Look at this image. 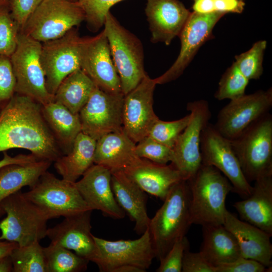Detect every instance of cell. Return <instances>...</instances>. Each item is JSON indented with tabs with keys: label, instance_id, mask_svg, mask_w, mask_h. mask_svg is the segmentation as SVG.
I'll return each mask as SVG.
<instances>
[{
	"label": "cell",
	"instance_id": "obj_1",
	"mask_svg": "<svg viewBox=\"0 0 272 272\" xmlns=\"http://www.w3.org/2000/svg\"><path fill=\"white\" fill-rule=\"evenodd\" d=\"M27 150L38 160L55 162L62 152L44 118L42 105L15 93L0 111V152Z\"/></svg>",
	"mask_w": 272,
	"mask_h": 272
},
{
	"label": "cell",
	"instance_id": "obj_2",
	"mask_svg": "<svg viewBox=\"0 0 272 272\" xmlns=\"http://www.w3.org/2000/svg\"><path fill=\"white\" fill-rule=\"evenodd\" d=\"M186 181L190 194L191 225H223L227 210L226 197L233 191L229 180L214 166L201 164Z\"/></svg>",
	"mask_w": 272,
	"mask_h": 272
},
{
	"label": "cell",
	"instance_id": "obj_3",
	"mask_svg": "<svg viewBox=\"0 0 272 272\" xmlns=\"http://www.w3.org/2000/svg\"><path fill=\"white\" fill-rule=\"evenodd\" d=\"M190 194L186 180H181L170 189L163 203L150 219L148 230L155 258L162 259L174 244L185 236L191 225Z\"/></svg>",
	"mask_w": 272,
	"mask_h": 272
},
{
	"label": "cell",
	"instance_id": "obj_4",
	"mask_svg": "<svg viewBox=\"0 0 272 272\" xmlns=\"http://www.w3.org/2000/svg\"><path fill=\"white\" fill-rule=\"evenodd\" d=\"M104 28L112 58L120 78L122 92L126 95L147 75L141 41L124 27L109 11Z\"/></svg>",
	"mask_w": 272,
	"mask_h": 272
},
{
	"label": "cell",
	"instance_id": "obj_5",
	"mask_svg": "<svg viewBox=\"0 0 272 272\" xmlns=\"http://www.w3.org/2000/svg\"><path fill=\"white\" fill-rule=\"evenodd\" d=\"M230 142L249 182L272 175V116L269 112Z\"/></svg>",
	"mask_w": 272,
	"mask_h": 272
},
{
	"label": "cell",
	"instance_id": "obj_6",
	"mask_svg": "<svg viewBox=\"0 0 272 272\" xmlns=\"http://www.w3.org/2000/svg\"><path fill=\"white\" fill-rule=\"evenodd\" d=\"M0 207L7 214L0 222V240L14 242L22 246L40 242L46 237L48 218L21 190L4 199Z\"/></svg>",
	"mask_w": 272,
	"mask_h": 272
},
{
	"label": "cell",
	"instance_id": "obj_7",
	"mask_svg": "<svg viewBox=\"0 0 272 272\" xmlns=\"http://www.w3.org/2000/svg\"><path fill=\"white\" fill-rule=\"evenodd\" d=\"M93 238L97 250L92 262L101 272H145L155 258L148 229L134 240Z\"/></svg>",
	"mask_w": 272,
	"mask_h": 272
},
{
	"label": "cell",
	"instance_id": "obj_8",
	"mask_svg": "<svg viewBox=\"0 0 272 272\" xmlns=\"http://www.w3.org/2000/svg\"><path fill=\"white\" fill-rule=\"evenodd\" d=\"M79 1L42 0L21 31L41 43L58 38L85 21Z\"/></svg>",
	"mask_w": 272,
	"mask_h": 272
},
{
	"label": "cell",
	"instance_id": "obj_9",
	"mask_svg": "<svg viewBox=\"0 0 272 272\" xmlns=\"http://www.w3.org/2000/svg\"><path fill=\"white\" fill-rule=\"evenodd\" d=\"M48 219L64 218L92 210L84 200L75 183L57 178L46 171L23 193Z\"/></svg>",
	"mask_w": 272,
	"mask_h": 272
},
{
	"label": "cell",
	"instance_id": "obj_10",
	"mask_svg": "<svg viewBox=\"0 0 272 272\" xmlns=\"http://www.w3.org/2000/svg\"><path fill=\"white\" fill-rule=\"evenodd\" d=\"M42 43L21 31L17 47L10 56L16 79L15 93L29 97L42 105L53 101L47 91L40 61Z\"/></svg>",
	"mask_w": 272,
	"mask_h": 272
},
{
	"label": "cell",
	"instance_id": "obj_11",
	"mask_svg": "<svg viewBox=\"0 0 272 272\" xmlns=\"http://www.w3.org/2000/svg\"><path fill=\"white\" fill-rule=\"evenodd\" d=\"M83 41L73 28L58 38L42 43L40 61L46 89L51 95L65 78L81 69Z\"/></svg>",
	"mask_w": 272,
	"mask_h": 272
},
{
	"label": "cell",
	"instance_id": "obj_12",
	"mask_svg": "<svg viewBox=\"0 0 272 272\" xmlns=\"http://www.w3.org/2000/svg\"><path fill=\"white\" fill-rule=\"evenodd\" d=\"M189 121L178 138L174 147L171 163L187 180L201 166L200 140L203 129L209 123L211 112L207 101L203 99L189 102Z\"/></svg>",
	"mask_w": 272,
	"mask_h": 272
},
{
	"label": "cell",
	"instance_id": "obj_13",
	"mask_svg": "<svg viewBox=\"0 0 272 272\" xmlns=\"http://www.w3.org/2000/svg\"><path fill=\"white\" fill-rule=\"evenodd\" d=\"M200 150L202 164L214 166L230 182L233 191L247 197L253 189L245 178L230 140L209 123L201 136Z\"/></svg>",
	"mask_w": 272,
	"mask_h": 272
},
{
	"label": "cell",
	"instance_id": "obj_14",
	"mask_svg": "<svg viewBox=\"0 0 272 272\" xmlns=\"http://www.w3.org/2000/svg\"><path fill=\"white\" fill-rule=\"evenodd\" d=\"M123 93H111L96 86L79 112L82 132L95 141L123 130Z\"/></svg>",
	"mask_w": 272,
	"mask_h": 272
},
{
	"label": "cell",
	"instance_id": "obj_15",
	"mask_svg": "<svg viewBox=\"0 0 272 272\" xmlns=\"http://www.w3.org/2000/svg\"><path fill=\"white\" fill-rule=\"evenodd\" d=\"M225 15L221 12L209 14L191 12L178 36L181 43L179 54L167 71L154 79L157 85L171 82L182 75L201 46L214 38L213 29Z\"/></svg>",
	"mask_w": 272,
	"mask_h": 272
},
{
	"label": "cell",
	"instance_id": "obj_16",
	"mask_svg": "<svg viewBox=\"0 0 272 272\" xmlns=\"http://www.w3.org/2000/svg\"><path fill=\"white\" fill-rule=\"evenodd\" d=\"M271 107V88L245 94L231 100L223 107L220 110L214 125L223 136L230 140H233L269 113Z\"/></svg>",
	"mask_w": 272,
	"mask_h": 272
},
{
	"label": "cell",
	"instance_id": "obj_17",
	"mask_svg": "<svg viewBox=\"0 0 272 272\" xmlns=\"http://www.w3.org/2000/svg\"><path fill=\"white\" fill-rule=\"evenodd\" d=\"M155 79L147 74L139 85L124 95L123 129L135 143L146 137L159 119L153 109Z\"/></svg>",
	"mask_w": 272,
	"mask_h": 272
},
{
	"label": "cell",
	"instance_id": "obj_18",
	"mask_svg": "<svg viewBox=\"0 0 272 272\" xmlns=\"http://www.w3.org/2000/svg\"><path fill=\"white\" fill-rule=\"evenodd\" d=\"M81 69L100 89L111 93L122 92L104 29L95 36L83 37Z\"/></svg>",
	"mask_w": 272,
	"mask_h": 272
},
{
	"label": "cell",
	"instance_id": "obj_19",
	"mask_svg": "<svg viewBox=\"0 0 272 272\" xmlns=\"http://www.w3.org/2000/svg\"><path fill=\"white\" fill-rule=\"evenodd\" d=\"M111 176L110 170L94 164L75 184L92 211L99 210L104 216L121 219L124 218L125 213L115 198L111 185Z\"/></svg>",
	"mask_w": 272,
	"mask_h": 272
},
{
	"label": "cell",
	"instance_id": "obj_20",
	"mask_svg": "<svg viewBox=\"0 0 272 272\" xmlns=\"http://www.w3.org/2000/svg\"><path fill=\"white\" fill-rule=\"evenodd\" d=\"M145 11L151 41L166 45L179 36L191 13L179 0H147Z\"/></svg>",
	"mask_w": 272,
	"mask_h": 272
},
{
	"label": "cell",
	"instance_id": "obj_21",
	"mask_svg": "<svg viewBox=\"0 0 272 272\" xmlns=\"http://www.w3.org/2000/svg\"><path fill=\"white\" fill-rule=\"evenodd\" d=\"M92 210L65 217L60 223L48 228L46 236L52 243L73 250L81 257L92 261L97 247L91 233Z\"/></svg>",
	"mask_w": 272,
	"mask_h": 272
},
{
	"label": "cell",
	"instance_id": "obj_22",
	"mask_svg": "<svg viewBox=\"0 0 272 272\" xmlns=\"http://www.w3.org/2000/svg\"><path fill=\"white\" fill-rule=\"evenodd\" d=\"M122 171L146 193L163 201L171 188L183 180L171 163L161 164L139 157Z\"/></svg>",
	"mask_w": 272,
	"mask_h": 272
},
{
	"label": "cell",
	"instance_id": "obj_23",
	"mask_svg": "<svg viewBox=\"0 0 272 272\" xmlns=\"http://www.w3.org/2000/svg\"><path fill=\"white\" fill-rule=\"evenodd\" d=\"M224 226L236 239L242 256L255 260L266 267L272 263V245L270 234L258 227L239 219L226 211Z\"/></svg>",
	"mask_w": 272,
	"mask_h": 272
},
{
	"label": "cell",
	"instance_id": "obj_24",
	"mask_svg": "<svg viewBox=\"0 0 272 272\" xmlns=\"http://www.w3.org/2000/svg\"><path fill=\"white\" fill-rule=\"evenodd\" d=\"M111 185L117 203L134 223V230L141 235L148 229L150 221L146 192L122 170L111 172Z\"/></svg>",
	"mask_w": 272,
	"mask_h": 272
},
{
	"label": "cell",
	"instance_id": "obj_25",
	"mask_svg": "<svg viewBox=\"0 0 272 272\" xmlns=\"http://www.w3.org/2000/svg\"><path fill=\"white\" fill-rule=\"evenodd\" d=\"M233 207L242 220L272 235V175L256 180L251 193Z\"/></svg>",
	"mask_w": 272,
	"mask_h": 272
},
{
	"label": "cell",
	"instance_id": "obj_26",
	"mask_svg": "<svg viewBox=\"0 0 272 272\" xmlns=\"http://www.w3.org/2000/svg\"><path fill=\"white\" fill-rule=\"evenodd\" d=\"M135 145L123 129L105 134L96 141L94 163L111 172L122 170L139 158Z\"/></svg>",
	"mask_w": 272,
	"mask_h": 272
},
{
	"label": "cell",
	"instance_id": "obj_27",
	"mask_svg": "<svg viewBox=\"0 0 272 272\" xmlns=\"http://www.w3.org/2000/svg\"><path fill=\"white\" fill-rule=\"evenodd\" d=\"M202 227L203 241L199 252L213 266L229 263L242 256L236 239L223 225Z\"/></svg>",
	"mask_w": 272,
	"mask_h": 272
},
{
	"label": "cell",
	"instance_id": "obj_28",
	"mask_svg": "<svg viewBox=\"0 0 272 272\" xmlns=\"http://www.w3.org/2000/svg\"><path fill=\"white\" fill-rule=\"evenodd\" d=\"M96 141L81 132L71 150L54 162V167L62 179L75 183L94 164Z\"/></svg>",
	"mask_w": 272,
	"mask_h": 272
},
{
	"label": "cell",
	"instance_id": "obj_29",
	"mask_svg": "<svg viewBox=\"0 0 272 272\" xmlns=\"http://www.w3.org/2000/svg\"><path fill=\"white\" fill-rule=\"evenodd\" d=\"M45 120L63 155L72 149L77 135L82 132L78 114H74L64 106L54 102L42 105Z\"/></svg>",
	"mask_w": 272,
	"mask_h": 272
},
{
	"label": "cell",
	"instance_id": "obj_30",
	"mask_svg": "<svg viewBox=\"0 0 272 272\" xmlns=\"http://www.w3.org/2000/svg\"><path fill=\"white\" fill-rule=\"evenodd\" d=\"M51 162H34L5 166L0 169V205L2 201L26 186H32L49 168ZM5 213L0 207V216Z\"/></svg>",
	"mask_w": 272,
	"mask_h": 272
},
{
	"label": "cell",
	"instance_id": "obj_31",
	"mask_svg": "<svg viewBox=\"0 0 272 272\" xmlns=\"http://www.w3.org/2000/svg\"><path fill=\"white\" fill-rule=\"evenodd\" d=\"M95 87L89 77L81 69H78L61 82L53 96V101L78 114Z\"/></svg>",
	"mask_w": 272,
	"mask_h": 272
},
{
	"label": "cell",
	"instance_id": "obj_32",
	"mask_svg": "<svg viewBox=\"0 0 272 272\" xmlns=\"http://www.w3.org/2000/svg\"><path fill=\"white\" fill-rule=\"evenodd\" d=\"M43 249L47 272H81L87 269L89 261L70 249L52 243Z\"/></svg>",
	"mask_w": 272,
	"mask_h": 272
},
{
	"label": "cell",
	"instance_id": "obj_33",
	"mask_svg": "<svg viewBox=\"0 0 272 272\" xmlns=\"http://www.w3.org/2000/svg\"><path fill=\"white\" fill-rule=\"evenodd\" d=\"M10 256L14 272H47L44 249L38 241L18 246Z\"/></svg>",
	"mask_w": 272,
	"mask_h": 272
},
{
	"label": "cell",
	"instance_id": "obj_34",
	"mask_svg": "<svg viewBox=\"0 0 272 272\" xmlns=\"http://www.w3.org/2000/svg\"><path fill=\"white\" fill-rule=\"evenodd\" d=\"M249 81L234 62L222 76L214 97L219 101L240 98L245 94Z\"/></svg>",
	"mask_w": 272,
	"mask_h": 272
},
{
	"label": "cell",
	"instance_id": "obj_35",
	"mask_svg": "<svg viewBox=\"0 0 272 272\" xmlns=\"http://www.w3.org/2000/svg\"><path fill=\"white\" fill-rule=\"evenodd\" d=\"M266 46V41L259 40L247 51L235 56L234 63L249 80L259 79L262 76L263 56Z\"/></svg>",
	"mask_w": 272,
	"mask_h": 272
},
{
	"label": "cell",
	"instance_id": "obj_36",
	"mask_svg": "<svg viewBox=\"0 0 272 272\" xmlns=\"http://www.w3.org/2000/svg\"><path fill=\"white\" fill-rule=\"evenodd\" d=\"M190 119L188 114L174 121L157 120L147 136L171 148L174 147L179 135L186 127Z\"/></svg>",
	"mask_w": 272,
	"mask_h": 272
},
{
	"label": "cell",
	"instance_id": "obj_37",
	"mask_svg": "<svg viewBox=\"0 0 272 272\" xmlns=\"http://www.w3.org/2000/svg\"><path fill=\"white\" fill-rule=\"evenodd\" d=\"M123 0H78L85 13V21L89 31H98L104 25L110 9Z\"/></svg>",
	"mask_w": 272,
	"mask_h": 272
},
{
	"label": "cell",
	"instance_id": "obj_38",
	"mask_svg": "<svg viewBox=\"0 0 272 272\" xmlns=\"http://www.w3.org/2000/svg\"><path fill=\"white\" fill-rule=\"evenodd\" d=\"M20 31L10 10H0V55L10 57L17 47Z\"/></svg>",
	"mask_w": 272,
	"mask_h": 272
},
{
	"label": "cell",
	"instance_id": "obj_39",
	"mask_svg": "<svg viewBox=\"0 0 272 272\" xmlns=\"http://www.w3.org/2000/svg\"><path fill=\"white\" fill-rule=\"evenodd\" d=\"M135 154L139 158H144L161 164L171 162L173 157V149L168 147L149 136L137 143Z\"/></svg>",
	"mask_w": 272,
	"mask_h": 272
},
{
	"label": "cell",
	"instance_id": "obj_40",
	"mask_svg": "<svg viewBox=\"0 0 272 272\" xmlns=\"http://www.w3.org/2000/svg\"><path fill=\"white\" fill-rule=\"evenodd\" d=\"M16 79L9 57L0 55V111L15 94Z\"/></svg>",
	"mask_w": 272,
	"mask_h": 272
},
{
	"label": "cell",
	"instance_id": "obj_41",
	"mask_svg": "<svg viewBox=\"0 0 272 272\" xmlns=\"http://www.w3.org/2000/svg\"><path fill=\"white\" fill-rule=\"evenodd\" d=\"M189 247L186 236L176 241L166 255L160 261L157 272H181L185 250Z\"/></svg>",
	"mask_w": 272,
	"mask_h": 272
},
{
	"label": "cell",
	"instance_id": "obj_42",
	"mask_svg": "<svg viewBox=\"0 0 272 272\" xmlns=\"http://www.w3.org/2000/svg\"><path fill=\"white\" fill-rule=\"evenodd\" d=\"M216 272H264L267 267L260 262L243 256L215 267Z\"/></svg>",
	"mask_w": 272,
	"mask_h": 272
},
{
	"label": "cell",
	"instance_id": "obj_43",
	"mask_svg": "<svg viewBox=\"0 0 272 272\" xmlns=\"http://www.w3.org/2000/svg\"><path fill=\"white\" fill-rule=\"evenodd\" d=\"M181 271L216 272V269L200 252H190L188 247L184 253Z\"/></svg>",
	"mask_w": 272,
	"mask_h": 272
},
{
	"label": "cell",
	"instance_id": "obj_44",
	"mask_svg": "<svg viewBox=\"0 0 272 272\" xmlns=\"http://www.w3.org/2000/svg\"><path fill=\"white\" fill-rule=\"evenodd\" d=\"M42 0H12L10 12L22 31L28 18Z\"/></svg>",
	"mask_w": 272,
	"mask_h": 272
},
{
	"label": "cell",
	"instance_id": "obj_45",
	"mask_svg": "<svg viewBox=\"0 0 272 272\" xmlns=\"http://www.w3.org/2000/svg\"><path fill=\"white\" fill-rule=\"evenodd\" d=\"M245 3L244 0H215L217 12L241 14L243 12Z\"/></svg>",
	"mask_w": 272,
	"mask_h": 272
},
{
	"label": "cell",
	"instance_id": "obj_46",
	"mask_svg": "<svg viewBox=\"0 0 272 272\" xmlns=\"http://www.w3.org/2000/svg\"><path fill=\"white\" fill-rule=\"evenodd\" d=\"M38 160L33 154H19L12 157L6 151L3 152V158L0 160V169L11 164L28 163Z\"/></svg>",
	"mask_w": 272,
	"mask_h": 272
},
{
	"label": "cell",
	"instance_id": "obj_47",
	"mask_svg": "<svg viewBox=\"0 0 272 272\" xmlns=\"http://www.w3.org/2000/svg\"><path fill=\"white\" fill-rule=\"evenodd\" d=\"M193 12L199 14H209L216 12L215 0H192Z\"/></svg>",
	"mask_w": 272,
	"mask_h": 272
},
{
	"label": "cell",
	"instance_id": "obj_48",
	"mask_svg": "<svg viewBox=\"0 0 272 272\" xmlns=\"http://www.w3.org/2000/svg\"><path fill=\"white\" fill-rule=\"evenodd\" d=\"M18 246V244L14 242L0 240V258L10 255L12 251Z\"/></svg>",
	"mask_w": 272,
	"mask_h": 272
},
{
	"label": "cell",
	"instance_id": "obj_49",
	"mask_svg": "<svg viewBox=\"0 0 272 272\" xmlns=\"http://www.w3.org/2000/svg\"><path fill=\"white\" fill-rule=\"evenodd\" d=\"M13 271V265L10 255L0 258V272Z\"/></svg>",
	"mask_w": 272,
	"mask_h": 272
},
{
	"label": "cell",
	"instance_id": "obj_50",
	"mask_svg": "<svg viewBox=\"0 0 272 272\" xmlns=\"http://www.w3.org/2000/svg\"><path fill=\"white\" fill-rule=\"evenodd\" d=\"M12 0H0V10L9 9L10 10V5Z\"/></svg>",
	"mask_w": 272,
	"mask_h": 272
},
{
	"label": "cell",
	"instance_id": "obj_51",
	"mask_svg": "<svg viewBox=\"0 0 272 272\" xmlns=\"http://www.w3.org/2000/svg\"><path fill=\"white\" fill-rule=\"evenodd\" d=\"M72 1H78V0H72Z\"/></svg>",
	"mask_w": 272,
	"mask_h": 272
}]
</instances>
